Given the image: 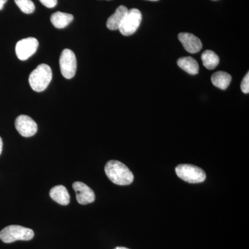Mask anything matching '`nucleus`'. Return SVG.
Masks as SVG:
<instances>
[{"label":"nucleus","instance_id":"nucleus-7","mask_svg":"<svg viewBox=\"0 0 249 249\" xmlns=\"http://www.w3.org/2000/svg\"><path fill=\"white\" fill-rule=\"evenodd\" d=\"M38 46V41L35 37L22 39L16 44V55L20 60H27L36 53Z\"/></svg>","mask_w":249,"mask_h":249},{"label":"nucleus","instance_id":"nucleus-6","mask_svg":"<svg viewBox=\"0 0 249 249\" xmlns=\"http://www.w3.org/2000/svg\"><path fill=\"white\" fill-rule=\"evenodd\" d=\"M142 21V15L139 9L129 10L119 30L124 36L132 35L139 29Z\"/></svg>","mask_w":249,"mask_h":249},{"label":"nucleus","instance_id":"nucleus-18","mask_svg":"<svg viewBox=\"0 0 249 249\" xmlns=\"http://www.w3.org/2000/svg\"><path fill=\"white\" fill-rule=\"evenodd\" d=\"M241 90L242 92L249 93V73H247L241 83Z\"/></svg>","mask_w":249,"mask_h":249},{"label":"nucleus","instance_id":"nucleus-19","mask_svg":"<svg viewBox=\"0 0 249 249\" xmlns=\"http://www.w3.org/2000/svg\"><path fill=\"white\" fill-rule=\"evenodd\" d=\"M41 3L49 9L55 7L58 4V0H40Z\"/></svg>","mask_w":249,"mask_h":249},{"label":"nucleus","instance_id":"nucleus-20","mask_svg":"<svg viewBox=\"0 0 249 249\" xmlns=\"http://www.w3.org/2000/svg\"><path fill=\"white\" fill-rule=\"evenodd\" d=\"M7 0H0V10H2Z\"/></svg>","mask_w":249,"mask_h":249},{"label":"nucleus","instance_id":"nucleus-22","mask_svg":"<svg viewBox=\"0 0 249 249\" xmlns=\"http://www.w3.org/2000/svg\"><path fill=\"white\" fill-rule=\"evenodd\" d=\"M114 249H127V248H126V247H116V248Z\"/></svg>","mask_w":249,"mask_h":249},{"label":"nucleus","instance_id":"nucleus-11","mask_svg":"<svg viewBox=\"0 0 249 249\" xmlns=\"http://www.w3.org/2000/svg\"><path fill=\"white\" fill-rule=\"evenodd\" d=\"M129 10L124 6H120L116 9L115 13L108 18L107 27L109 30L115 31L120 29L124 18Z\"/></svg>","mask_w":249,"mask_h":249},{"label":"nucleus","instance_id":"nucleus-16","mask_svg":"<svg viewBox=\"0 0 249 249\" xmlns=\"http://www.w3.org/2000/svg\"><path fill=\"white\" fill-rule=\"evenodd\" d=\"M201 60L204 66L210 70L215 69L219 63V56L211 50L205 51L201 55Z\"/></svg>","mask_w":249,"mask_h":249},{"label":"nucleus","instance_id":"nucleus-1","mask_svg":"<svg viewBox=\"0 0 249 249\" xmlns=\"http://www.w3.org/2000/svg\"><path fill=\"white\" fill-rule=\"evenodd\" d=\"M105 172L111 182L119 186H127L133 182V173L119 160L108 161L105 167Z\"/></svg>","mask_w":249,"mask_h":249},{"label":"nucleus","instance_id":"nucleus-17","mask_svg":"<svg viewBox=\"0 0 249 249\" xmlns=\"http://www.w3.org/2000/svg\"><path fill=\"white\" fill-rule=\"evenodd\" d=\"M15 2L24 14H31L35 11V4L31 0H15Z\"/></svg>","mask_w":249,"mask_h":249},{"label":"nucleus","instance_id":"nucleus-10","mask_svg":"<svg viewBox=\"0 0 249 249\" xmlns=\"http://www.w3.org/2000/svg\"><path fill=\"white\" fill-rule=\"evenodd\" d=\"M178 40L181 42L187 52L196 53L202 49V43L196 36L189 33H181L178 36Z\"/></svg>","mask_w":249,"mask_h":249},{"label":"nucleus","instance_id":"nucleus-14","mask_svg":"<svg viewBox=\"0 0 249 249\" xmlns=\"http://www.w3.org/2000/svg\"><path fill=\"white\" fill-rule=\"evenodd\" d=\"M231 80L232 77L230 74L222 71L216 72L211 77L213 85L222 90L227 89Z\"/></svg>","mask_w":249,"mask_h":249},{"label":"nucleus","instance_id":"nucleus-8","mask_svg":"<svg viewBox=\"0 0 249 249\" xmlns=\"http://www.w3.org/2000/svg\"><path fill=\"white\" fill-rule=\"evenodd\" d=\"M15 125L18 132L24 137H33L37 131V124L35 121L27 115L18 116Z\"/></svg>","mask_w":249,"mask_h":249},{"label":"nucleus","instance_id":"nucleus-21","mask_svg":"<svg viewBox=\"0 0 249 249\" xmlns=\"http://www.w3.org/2000/svg\"><path fill=\"white\" fill-rule=\"evenodd\" d=\"M2 147H3L2 139H1V137H0V155H1V152H2Z\"/></svg>","mask_w":249,"mask_h":249},{"label":"nucleus","instance_id":"nucleus-3","mask_svg":"<svg viewBox=\"0 0 249 249\" xmlns=\"http://www.w3.org/2000/svg\"><path fill=\"white\" fill-rule=\"evenodd\" d=\"M34 237V231L18 225L5 227L0 231V239L4 243H12L16 241H29Z\"/></svg>","mask_w":249,"mask_h":249},{"label":"nucleus","instance_id":"nucleus-12","mask_svg":"<svg viewBox=\"0 0 249 249\" xmlns=\"http://www.w3.org/2000/svg\"><path fill=\"white\" fill-rule=\"evenodd\" d=\"M49 195H50L51 198L59 204L67 206L70 204V194H69L67 188L62 185L54 186L51 189Z\"/></svg>","mask_w":249,"mask_h":249},{"label":"nucleus","instance_id":"nucleus-13","mask_svg":"<svg viewBox=\"0 0 249 249\" xmlns=\"http://www.w3.org/2000/svg\"><path fill=\"white\" fill-rule=\"evenodd\" d=\"M73 16L66 13L56 12L51 16V22L57 29H64L73 21Z\"/></svg>","mask_w":249,"mask_h":249},{"label":"nucleus","instance_id":"nucleus-4","mask_svg":"<svg viewBox=\"0 0 249 249\" xmlns=\"http://www.w3.org/2000/svg\"><path fill=\"white\" fill-rule=\"evenodd\" d=\"M177 175L189 183H199L206 180V175L204 170L196 165L190 164L178 165L175 168Z\"/></svg>","mask_w":249,"mask_h":249},{"label":"nucleus","instance_id":"nucleus-23","mask_svg":"<svg viewBox=\"0 0 249 249\" xmlns=\"http://www.w3.org/2000/svg\"><path fill=\"white\" fill-rule=\"evenodd\" d=\"M150 1H157V0H150Z\"/></svg>","mask_w":249,"mask_h":249},{"label":"nucleus","instance_id":"nucleus-2","mask_svg":"<svg viewBox=\"0 0 249 249\" xmlns=\"http://www.w3.org/2000/svg\"><path fill=\"white\" fill-rule=\"evenodd\" d=\"M52 80V70L49 65L41 64L31 72L29 78V84L33 90L42 92L47 89Z\"/></svg>","mask_w":249,"mask_h":249},{"label":"nucleus","instance_id":"nucleus-5","mask_svg":"<svg viewBox=\"0 0 249 249\" xmlns=\"http://www.w3.org/2000/svg\"><path fill=\"white\" fill-rule=\"evenodd\" d=\"M60 67L62 76L67 79H71L76 75V57L70 49H65L62 51L60 58Z\"/></svg>","mask_w":249,"mask_h":249},{"label":"nucleus","instance_id":"nucleus-15","mask_svg":"<svg viewBox=\"0 0 249 249\" xmlns=\"http://www.w3.org/2000/svg\"><path fill=\"white\" fill-rule=\"evenodd\" d=\"M178 65L187 73L191 75H196L199 72V65L196 59L192 57H183L178 59Z\"/></svg>","mask_w":249,"mask_h":249},{"label":"nucleus","instance_id":"nucleus-9","mask_svg":"<svg viewBox=\"0 0 249 249\" xmlns=\"http://www.w3.org/2000/svg\"><path fill=\"white\" fill-rule=\"evenodd\" d=\"M72 186L76 192L77 201L80 204H91L95 201L96 196L94 192L88 185L80 181H76L73 183Z\"/></svg>","mask_w":249,"mask_h":249}]
</instances>
